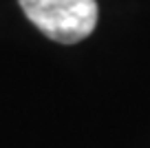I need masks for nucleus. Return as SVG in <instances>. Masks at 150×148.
<instances>
[{
	"instance_id": "obj_1",
	"label": "nucleus",
	"mask_w": 150,
	"mask_h": 148,
	"mask_svg": "<svg viewBox=\"0 0 150 148\" xmlns=\"http://www.w3.org/2000/svg\"><path fill=\"white\" fill-rule=\"evenodd\" d=\"M24 16L44 36L60 44H75L97 24L95 0H18Z\"/></svg>"
}]
</instances>
